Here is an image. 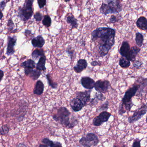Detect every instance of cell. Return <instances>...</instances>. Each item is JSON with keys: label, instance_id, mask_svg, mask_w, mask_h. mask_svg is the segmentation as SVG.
<instances>
[{"label": "cell", "instance_id": "7c38bea8", "mask_svg": "<svg viewBox=\"0 0 147 147\" xmlns=\"http://www.w3.org/2000/svg\"><path fill=\"white\" fill-rule=\"evenodd\" d=\"M91 91L92 90H89L85 92H77L76 93V98L80 99L86 106L87 103L90 101Z\"/></svg>", "mask_w": 147, "mask_h": 147}, {"label": "cell", "instance_id": "f6af8a7d", "mask_svg": "<svg viewBox=\"0 0 147 147\" xmlns=\"http://www.w3.org/2000/svg\"><path fill=\"white\" fill-rule=\"evenodd\" d=\"M49 147L48 146H47L46 145H45V144H41L39 145V147Z\"/></svg>", "mask_w": 147, "mask_h": 147}, {"label": "cell", "instance_id": "d6a6232c", "mask_svg": "<svg viewBox=\"0 0 147 147\" xmlns=\"http://www.w3.org/2000/svg\"><path fill=\"white\" fill-rule=\"evenodd\" d=\"M7 30L8 31H11L14 27V24L11 19H9L7 23Z\"/></svg>", "mask_w": 147, "mask_h": 147}, {"label": "cell", "instance_id": "681fc988", "mask_svg": "<svg viewBox=\"0 0 147 147\" xmlns=\"http://www.w3.org/2000/svg\"><path fill=\"white\" fill-rule=\"evenodd\" d=\"M146 122H147V118H146Z\"/></svg>", "mask_w": 147, "mask_h": 147}, {"label": "cell", "instance_id": "52a82bcc", "mask_svg": "<svg viewBox=\"0 0 147 147\" xmlns=\"http://www.w3.org/2000/svg\"><path fill=\"white\" fill-rule=\"evenodd\" d=\"M111 86L110 82L107 80H98L95 82L94 88L99 93H105Z\"/></svg>", "mask_w": 147, "mask_h": 147}, {"label": "cell", "instance_id": "b9f144b4", "mask_svg": "<svg viewBox=\"0 0 147 147\" xmlns=\"http://www.w3.org/2000/svg\"><path fill=\"white\" fill-rule=\"evenodd\" d=\"M6 5V3L4 1L1 2V3H0V8H1V11H3L4 10L5 7Z\"/></svg>", "mask_w": 147, "mask_h": 147}, {"label": "cell", "instance_id": "4fadbf2b", "mask_svg": "<svg viewBox=\"0 0 147 147\" xmlns=\"http://www.w3.org/2000/svg\"><path fill=\"white\" fill-rule=\"evenodd\" d=\"M70 105L72 110L75 112L79 111L85 106L80 99L76 98L70 100Z\"/></svg>", "mask_w": 147, "mask_h": 147}, {"label": "cell", "instance_id": "9a60e30c", "mask_svg": "<svg viewBox=\"0 0 147 147\" xmlns=\"http://www.w3.org/2000/svg\"><path fill=\"white\" fill-rule=\"evenodd\" d=\"M88 67V63L85 59H80L77 61V64L74 67V70L77 74L81 73Z\"/></svg>", "mask_w": 147, "mask_h": 147}, {"label": "cell", "instance_id": "ac0fdd59", "mask_svg": "<svg viewBox=\"0 0 147 147\" xmlns=\"http://www.w3.org/2000/svg\"><path fill=\"white\" fill-rule=\"evenodd\" d=\"M137 27L144 31H147V19L143 16H141L136 22Z\"/></svg>", "mask_w": 147, "mask_h": 147}, {"label": "cell", "instance_id": "d590c367", "mask_svg": "<svg viewBox=\"0 0 147 147\" xmlns=\"http://www.w3.org/2000/svg\"><path fill=\"white\" fill-rule=\"evenodd\" d=\"M142 64L143 63L141 61L138 60V61H136L133 62V66L134 67L136 68L137 69H139L142 67Z\"/></svg>", "mask_w": 147, "mask_h": 147}, {"label": "cell", "instance_id": "484cf974", "mask_svg": "<svg viewBox=\"0 0 147 147\" xmlns=\"http://www.w3.org/2000/svg\"><path fill=\"white\" fill-rule=\"evenodd\" d=\"M119 65L123 69H127L131 66V62L126 58L121 57L119 59Z\"/></svg>", "mask_w": 147, "mask_h": 147}, {"label": "cell", "instance_id": "c3c4849f", "mask_svg": "<svg viewBox=\"0 0 147 147\" xmlns=\"http://www.w3.org/2000/svg\"><path fill=\"white\" fill-rule=\"evenodd\" d=\"M113 147H117V146H116V145H114V146H113Z\"/></svg>", "mask_w": 147, "mask_h": 147}, {"label": "cell", "instance_id": "83f0119b", "mask_svg": "<svg viewBox=\"0 0 147 147\" xmlns=\"http://www.w3.org/2000/svg\"><path fill=\"white\" fill-rule=\"evenodd\" d=\"M41 75V71L37 69H32L31 70L29 76L33 80H38Z\"/></svg>", "mask_w": 147, "mask_h": 147}, {"label": "cell", "instance_id": "74e56055", "mask_svg": "<svg viewBox=\"0 0 147 147\" xmlns=\"http://www.w3.org/2000/svg\"><path fill=\"white\" fill-rule=\"evenodd\" d=\"M119 19L115 15H112L109 20V22L111 24H114L116 22H118Z\"/></svg>", "mask_w": 147, "mask_h": 147}, {"label": "cell", "instance_id": "ba28073f", "mask_svg": "<svg viewBox=\"0 0 147 147\" xmlns=\"http://www.w3.org/2000/svg\"><path fill=\"white\" fill-rule=\"evenodd\" d=\"M111 116V113L107 111L102 112L94 119L93 124L94 126H100L103 123L107 122Z\"/></svg>", "mask_w": 147, "mask_h": 147}, {"label": "cell", "instance_id": "3957f363", "mask_svg": "<svg viewBox=\"0 0 147 147\" xmlns=\"http://www.w3.org/2000/svg\"><path fill=\"white\" fill-rule=\"evenodd\" d=\"M70 114L71 113L67 108L61 107L58 109L56 114L53 116V117L55 121L59 122L62 125L69 128L71 123L69 119Z\"/></svg>", "mask_w": 147, "mask_h": 147}, {"label": "cell", "instance_id": "2e32d148", "mask_svg": "<svg viewBox=\"0 0 147 147\" xmlns=\"http://www.w3.org/2000/svg\"><path fill=\"white\" fill-rule=\"evenodd\" d=\"M32 44L34 48H41L43 47L45 44V40L41 35L34 38L32 40Z\"/></svg>", "mask_w": 147, "mask_h": 147}, {"label": "cell", "instance_id": "e575fe53", "mask_svg": "<svg viewBox=\"0 0 147 147\" xmlns=\"http://www.w3.org/2000/svg\"><path fill=\"white\" fill-rule=\"evenodd\" d=\"M34 18L36 21H40L42 20L43 18V15L42 13H40L39 12H37L35 15H34Z\"/></svg>", "mask_w": 147, "mask_h": 147}, {"label": "cell", "instance_id": "f35d334b", "mask_svg": "<svg viewBox=\"0 0 147 147\" xmlns=\"http://www.w3.org/2000/svg\"><path fill=\"white\" fill-rule=\"evenodd\" d=\"M38 3L39 8L40 9H42L46 5V0H38Z\"/></svg>", "mask_w": 147, "mask_h": 147}, {"label": "cell", "instance_id": "8fae6325", "mask_svg": "<svg viewBox=\"0 0 147 147\" xmlns=\"http://www.w3.org/2000/svg\"><path fill=\"white\" fill-rule=\"evenodd\" d=\"M81 83L84 88L91 90L94 87L95 82L94 80L88 76H83L81 79Z\"/></svg>", "mask_w": 147, "mask_h": 147}, {"label": "cell", "instance_id": "60d3db41", "mask_svg": "<svg viewBox=\"0 0 147 147\" xmlns=\"http://www.w3.org/2000/svg\"><path fill=\"white\" fill-rule=\"evenodd\" d=\"M51 147H62L61 144L59 142H54Z\"/></svg>", "mask_w": 147, "mask_h": 147}, {"label": "cell", "instance_id": "4316f807", "mask_svg": "<svg viewBox=\"0 0 147 147\" xmlns=\"http://www.w3.org/2000/svg\"><path fill=\"white\" fill-rule=\"evenodd\" d=\"M45 55L44 51L42 49H36L34 51L32 54V58L35 60H37L39 57L44 56Z\"/></svg>", "mask_w": 147, "mask_h": 147}, {"label": "cell", "instance_id": "7bdbcfd3", "mask_svg": "<svg viewBox=\"0 0 147 147\" xmlns=\"http://www.w3.org/2000/svg\"><path fill=\"white\" fill-rule=\"evenodd\" d=\"M91 64L92 66L93 67H95V66H100L101 65L100 63L97 61H93L91 63Z\"/></svg>", "mask_w": 147, "mask_h": 147}, {"label": "cell", "instance_id": "44dd1931", "mask_svg": "<svg viewBox=\"0 0 147 147\" xmlns=\"http://www.w3.org/2000/svg\"><path fill=\"white\" fill-rule=\"evenodd\" d=\"M36 63L32 59H29L27 61H25L22 63L20 66L25 68L31 69H33L36 67Z\"/></svg>", "mask_w": 147, "mask_h": 147}, {"label": "cell", "instance_id": "f1b7e54d", "mask_svg": "<svg viewBox=\"0 0 147 147\" xmlns=\"http://www.w3.org/2000/svg\"><path fill=\"white\" fill-rule=\"evenodd\" d=\"M43 25L46 27H49L51 25V19L49 15H46L44 17L43 20L42 21Z\"/></svg>", "mask_w": 147, "mask_h": 147}, {"label": "cell", "instance_id": "ee69618b", "mask_svg": "<svg viewBox=\"0 0 147 147\" xmlns=\"http://www.w3.org/2000/svg\"><path fill=\"white\" fill-rule=\"evenodd\" d=\"M0 76H1V81L3 79V77H4V73L2 70H1V74H0Z\"/></svg>", "mask_w": 147, "mask_h": 147}, {"label": "cell", "instance_id": "d4e9b609", "mask_svg": "<svg viewBox=\"0 0 147 147\" xmlns=\"http://www.w3.org/2000/svg\"><path fill=\"white\" fill-rule=\"evenodd\" d=\"M106 98L102 93H96L95 97L92 99L90 101V104L92 105L97 104L99 101H103Z\"/></svg>", "mask_w": 147, "mask_h": 147}, {"label": "cell", "instance_id": "277c9868", "mask_svg": "<svg viewBox=\"0 0 147 147\" xmlns=\"http://www.w3.org/2000/svg\"><path fill=\"white\" fill-rule=\"evenodd\" d=\"M140 86V83L138 80H137L136 82L125 92L122 98L121 104H128L132 102L131 98L135 96L137 92L139 90Z\"/></svg>", "mask_w": 147, "mask_h": 147}, {"label": "cell", "instance_id": "5bb4252c", "mask_svg": "<svg viewBox=\"0 0 147 147\" xmlns=\"http://www.w3.org/2000/svg\"><path fill=\"white\" fill-rule=\"evenodd\" d=\"M130 50L129 44L127 41H124L122 42L121 45L119 50V53L122 57L126 58L129 56Z\"/></svg>", "mask_w": 147, "mask_h": 147}, {"label": "cell", "instance_id": "ffe728a7", "mask_svg": "<svg viewBox=\"0 0 147 147\" xmlns=\"http://www.w3.org/2000/svg\"><path fill=\"white\" fill-rule=\"evenodd\" d=\"M46 61V58L45 56L41 57L39 58V61L36 64V69L40 71H45L46 69L45 66Z\"/></svg>", "mask_w": 147, "mask_h": 147}, {"label": "cell", "instance_id": "6da1fadb", "mask_svg": "<svg viewBox=\"0 0 147 147\" xmlns=\"http://www.w3.org/2000/svg\"><path fill=\"white\" fill-rule=\"evenodd\" d=\"M116 30L110 27H99L92 32V40L98 41L99 57H104L107 55L115 44Z\"/></svg>", "mask_w": 147, "mask_h": 147}, {"label": "cell", "instance_id": "ab89813d", "mask_svg": "<svg viewBox=\"0 0 147 147\" xmlns=\"http://www.w3.org/2000/svg\"><path fill=\"white\" fill-rule=\"evenodd\" d=\"M132 147H141L140 141L138 139H136L133 142L132 145Z\"/></svg>", "mask_w": 147, "mask_h": 147}, {"label": "cell", "instance_id": "bcb514c9", "mask_svg": "<svg viewBox=\"0 0 147 147\" xmlns=\"http://www.w3.org/2000/svg\"><path fill=\"white\" fill-rule=\"evenodd\" d=\"M0 15H1V16H0V18H1L0 19H1V20L3 17V13H2V11H1V14H0Z\"/></svg>", "mask_w": 147, "mask_h": 147}, {"label": "cell", "instance_id": "836d02e7", "mask_svg": "<svg viewBox=\"0 0 147 147\" xmlns=\"http://www.w3.org/2000/svg\"><path fill=\"white\" fill-rule=\"evenodd\" d=\"M66 52L68 53L69 55L70 56L71 60L74 58V57H75V52L74 50H72L71 48H68L67 49Z\"/></svg>", "mask_w": 147, "mask_h": 147}, {"label": "cell", "instance_id": "e0dca14e", "mask_svg": "<svg viewBox=\"0 0 147 147\" xmlns=\"http://www.w3.org/2000/svg\"><path fill=\"white\" fill-rule=\"evenodd\" d=\"M141 49L136 46H134L131 48L128 57L126 58L127 60L130 62H134L136 61V57L140 52Z\"/></svg>", "mask_w": 147, "mask_h": 147}, {"label": "cell", "instance_id": "8d00e7d4", "mask_svg": "<svg viewBox=\"0 0 147 147\" xmlns=\"http://www.w3.org/2000/svg\"><path fill=\"white\" fill-rule=\"evenodd\" d=\"M42 142L45 145H46L48 146H49L50 147H51V145H52V144L54 142H53V141H51L49 138H44V139H43V140H42Z\"/></svg>", "mask_w": 147, "mask_h": 147}, {"label": "cell", "instance_id": "9c48e42d", "mask_svg": "<svg viewBox=\"0 0 147 147\" xmlns=\"http://www.w3.org/2000/svg\"><path fill=\"white\" fill-rule=\"evenodd\" d=\"M108 5L110 7L111 11V13H118L122 11L123 10V7L121 4V1L118 0L114 1H106Z\"/></svg>", "mask_w": 147, "mask_h": 147}, {"label": "cell", "instance_id": "7dc6e473", "mask_svg": "<svg viewBox=\"0 0 147 147\" xmlns=\"http://www.w3.org/2000/svg\"><path fill=\"white\" fill-rule=\"evenodd\" d=\"M123 147H127V146H126V145H124L123 146Z\"/></svg>", "mask_w": 147, "mask_h": 147}, {"label": "cell", "instance_id": "f546056e", "mask_svg": "<svg viewBox=\"0 0 147 147\" xmlns=\"http://www.w3.org/2000/svg\"><path fill=\"white\" fill-rule=\"evenodd\" d=\"M46 78H47L49 86H51L52 88H54V89L57 88V87H58V84L53 82L52 79L51 78L50 74H48L46 75Z\"/></svg>", "mask_w": 147, "mask_h": 147}, {"label": "cell", "instance_id": "5b68a950", "mask_svg": "<svg viewBox=\"0 0 147 147\" xmlns=\"http://www.w3.org/2000/svg\"><path fill=\"white\" fill-rule=\"evenodd\" d=\"M99 142V138L95 134L88 133L86 136L82 138L79 142L84 147H91L96 146Z\"/></svg>", "mask_w": 147, "mask_h": 147}, {"label": "cell", "instance_id": "cb8c5ba5", "mask_svg": "<svg viewBox=\"0 0 147 147\" xmlns=\"http://www.w3.org/2000/svg\"><path fill=\"white\" fill-rule=\"evenodd\" d=\"M144 40V38L143 35L140 32H136V34L135 41L138 47L140 48L142 46Z\"/></svg>", "mask_w": 147, "mask_h": 147}, {"label": "cell", "instance_id": "603a6c76", "mask_svg": "<svg viewBox=\"0 0 147 147\" xmlns=\"http://www.w3.org/2000/svg\"><path fill=\"white\" fill-rule=\"evenodd\" d=\"M67 21L68 24L71 26L72 29L77 28L78 27L79 25H78L77 19H76L73 15H71V16H68L67 18Z\"/></svg>", "mask_w": 147, "mask_h": 147}, {"label": "cell", "instance_id": "d6986e66", "mask_svg": "<svg viewBox=\"0 0 147 147\" xmlns=\"http://www.w3.org/2000/svg\"><path fill=\"white\" fill-rule=\"evenodd\" d=\"M45 86L42 82L38 80L36 83L33 93L34 94L40 95L42 94L44 91Z\"/></svg>", "mask_w": 147, "mask_h": 147}, {"label": "cell", "instance_id": "7a4b0ae2", "mask_svg": "<svg viewBox=\"0 0 147 147\" xmlns=\"http://www.w3.org/2000/svg\"><path fill=\"white\" fill-rule=\"evenodd\" d=\"M33 0H26L23 7H20L18 9V17L22 21H26L30 20L33 14L32 5Z\"/></svg>", "mask_w": 147, "mask_h": 147}, {"label": "cell", "instance_id": "30bf717a", "mask_svg": "<svg viewBox=\"0 0 147 147\" xmlns=\"http://www.w3.org/2000/svg\"><path fill=\"white\" fill-rule=\"evenodd\" d=\"M7 38V49L6 55L8 56L13 55L15 52V45L17 41V38L16 36L13 37L8 36Z\"/></svg>", "mask_w": 147, "mask_h": 147}, {"label": "cell", "instance_id": "8992f818", "mask_svg": "<svg viewBox=\"0 0 147 147\" xmlns=\"http://www.w3.org/2000/svg\"><path fill=\"white\" fill-rule=\"evenodd\" d=\"M147 111V104H143L140 108L134 111L133 115L128 118V121L130 123H135L141 118Z\"/></svg>", "mask_w": 147, "mask_h": 147}, {"label": "cell", "instance_id": "7402d4cb", "mask_svg": "<svg viewBox=\"0 0 147 147\" xmlns=\"http://www.w3.org/2000/svg\"><path fill=\"white\" fill-rule=\"evenodd\" d=\"M99 10L101 14L105 15V16L111 13L110 7L107 3H105V2H103Z\"/></svg>", "mask_w": 147, "mask_h": 147}, {"label": "cell", "instance_id": "1f68e13d", "mask_svg": "<svg viewBox=\"0 0 147 147\" xmlns=\"http://www.w3.org/2000/svg\"><path fill=\"white\" fill-rule=\"evenodd\" d=\"M9 128L6 125H3L1 128V135H5L9 132Z\"/></svg>", "mask_w": 147, "mask_h": 147}, {"label": "cell", "instance_id": "4dcf8cb0", "mask_svg": "<svg viewBox=\"0 0 147 147\" xmlns=\"http://www.w3.org/2000/svg\"><path fill=\"white\" fill-rule=\"evenodd\" d=\"M109 105V102L108 101L105 102L103 105H101L98 110V111H105L107 110Z\"/></svg>", "mask_w": 147, "mask_h": 147}]
</instances>
